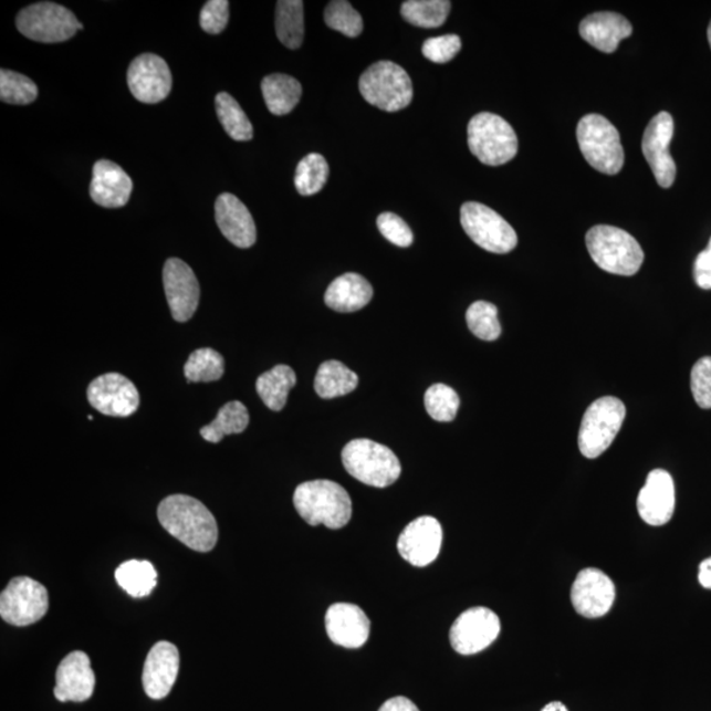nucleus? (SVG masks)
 Here are the masks:
<instances>
[{"instance_id":"1","label":"nucleus","mask_w":711,"mask_h":711,"mask_svg":"<svg viewBox=\"0 0 711 711\" xmlns=\"http://www.w3.org/2000/svg\"><path fill=\"white\" fill-rule=\"evenodd\" d=\"M158 521L171 536L186 547L209 552L218 542V523L202 502L190 495L172 494L157 509Z\"/></svg>"},{"instance_id":"2","label":"nucleus","mask_w":711,"mask_h":711,"mask_svg":"<svg viewBox=\"0 0 711 711\" xmlns=\"http://www.w3.org/2000/svg\"><path fill=\"white\" fill-rule=\"evenodd\" d=\"M294 506L310 526L339 530L351 521V496L339 484L330 480L303 482L295 489Z\"/></svg>"},{"instance_id":"3","label":"nucleus","mask_w":711,"mask_h":711,"mask_svg":"<svg viewBox=\"0 0 711 711\" xmlns=\"http://www.w3.org/2000/svg\"><path fill=\"white\" fill-rule=\"evenodd\" d=\"M588 252L603 269L611 274H637L645 261V252L630 233L613 226H596L586 233Z\"/></svg>"},{"instance_id":"4","label":"nucleus","mask_w":711,"mask_h":711,"mask_svg":"<svg viewBox=\"0 0 711 711\" xmlns=\"http://www.w3.org/2000/svg\"><path fill=\"white\" fill-rule=\"evenodd\" d=\"M347 472L365 485L388 488L399 479L402 468L390 448L369 439L349 441L342 452Z\"/></svg>"},{"instance_id":"5","label":"nucleus","mask_w":711,"mask_h":711,"mask_svg":"<svg viewBox=\"0 0 711 711\" xmlns=\"http://www.w3.org/2000/svg\"><path fill=\"white\" fill-rule=\"evenodd\" d=\"M577 142L590 167L616 176L624 168L625 150L618 129L598 114H589L578 122Z\"/></svg>"},{"instance_id":"6","label":"nucleus","mask_w":711,"mask_h":711,"mask_svg":"<svg viewBox=\"0 0 711 711\" xmlns=\"http://www.w3.org/2000/svg\"><path fill=\"white\" fill-rule=\"evenodd\" d=\"M363 98L386 113H397L412 101V82L404 67L391 61H378L358 82Z\"/></svg>"},{"instance_id":"7","label":"nucleus","mask_w":711,"mask_h":711,"mask_svg":"<svg viewBox=\"0 0 711 711\" xmlns=\"http://www.w3.org/2000/svg\"><path fill=\"white\" fill-rule=\"evenodd\" d=\"M468 145L472 154L489 167L512 161L517 154L515 130L500 115L481 113L468 124Z\"/></svg>"},{"instance_id":"8","label":"nucleus","mask_w":711,"mask_h":711,"mask_svg":"<svg viewBox=\"0 0 711 711\" xmlns=\"http://www.w3.org/2000/svg\"><path fill=\"white\" fill-rule=\"evenodd\" d=\"M626 418V407L616 397H603L585 411L578 448L586 459H597L613 445Z\"/></svg>"},{"instance_id":"9","label":"nucleus","mask_w":711,"mask_h":711,"mask_svg":"<svg viewBox=\"0 0 711 711\" xmlns=\"http://www.w3.org/2000/svg\"><path fill=\"white\" fill-rule=\"evenodd\" d=\"M17 27L25 38L45 44L64 43L84 30L71 10L52 2L25 7L18 13Z\"/></svg>"},{"instance_id":"10","label":"nucleus","mask_w":711,"mask_h":711,"mask_svg":"<svg viewBox=\"0 0 711 711\" xmlns=\"http://www.w3.org/2000/svg\"><path fill=\"white\" fill-rule=\"evenodd\" d=\"M461 226L475 244L488 252L505 254L517 244L514 228L490 207L467 202L461 206Z\"/></svg>"},{"instance_id":"11","label":"nucleus","mask_w":711,"mask_h":711,"mask_svg":"<svg viewBox=\"0 0 711 711\" xmlns=\"http://www.w3.org/2000/svg\"><path fill=\"white\" fill-rule=\"evenodd\" d=\"M50 597L43 584L31 577L12 578L0 596V616L7 624L30 626L45 617Z\"/></svg>"},{"instance_id":"12","label":"nucleus","mask_w":711,"mask_h":711,"mask_svg":"<svg viewBox=\"0 0 711 711\" xmlns=\"http://www.w3.org/2000/svg\"><path fill=\"white\" fill-rule=\"evenodd\" d=\"M673 135L672 115L661 112L648 123L644 140H641V150L650 165L656 182L662 189L671 188L675 184L676 172H678L671 151H669Z\"/></svg>"},{"instance_id":"13","label":"nucleus","mask_w":711,"mask_h":711,"mask_svg":"<svg viewBox=\"0 0 711 711\" xmlns=\"http://www.w3.org/2000/svg\"><path fill=\"white\" fill-rule=\"evenodd\" d=\"M500 632V618L494 611L487 607H472L454 620L450 640L456 652L474 655L487 650Z\"/></svg>"},{"instance_id":"14","label":"nucleus","mask_w":711,"mask_h":711,"mask_svg":"<svg viewBox=\"0 0 711 711\" xmlns=\"http://www.w3.org/2000/svg\"><path fill=\"white\" fill-rule=\"evenodd\" d=\"M90 405L105 416L127 418L139 409L140 395L133 381L119 373H106L87 388Z\"/></svg>"},{"instance_id":"15","label":"nucleus","mask_w":711,"mask_h":711,"mask_svg":"<svg viewBox=\"0 0 711 711\" xmlns=\"http://www.w3.org/2000/svg\"><path fill=\"white\" fill-rule=\"evenodd\" d=\"M127 81L135 98L147 105L167 100L171 90L170 69L157 54L144 53L130 62Z\"/></svg>"},{"instance_id":"16","label":"nucleus","mask_w":711,"mask_h":711,"mask_svg":"<svg viewBox=\"0 0 711 711\" xmlns=\"http://www.w3.org/2000/svg\"><path fill=\"white\" fill-rule=\"evenodd\" d=\"M163 280L172 320L179 323L190 321L197 312L200 296L192 269L182 260L169 259L164 265Z\"/></svg>"},{"instance_id":"17","label":"nucleus","mask_w":711,"mask_h":711,"mask_svg":"<svg viewBox=\"0 0 711 711\" xmlns=\"http://www.w3.org/2000/svg\"><path fill=\"white\" fill-rule=\"evenodd\" d=\"M572 605L579 616L600 618L610 611L616 599V585L611 578L597 568H585L578 573L571 590Z\"/></svg>"},{"instance_id":"18","label":"nucleus","mask_w":711,"mask_h":711,"mask_svg":"<svg viewBox=\"0 0 711 711\" xmlns=\"http://www.w3.org/2000/svg\"><path fill=\"white\" fill-rule=\"evenodd\" d=\"M443 542V530L432 516H420L407 524L398 540L400 556L414 567H426L437 561Z\"/></svg>"},{"instance_id":"19","label":"nucleus","mask_w":711,"mask_h":711,"mask_svg":"<svg viewBox=\"0 0 711 711\" xmlns=\"http://www.w3.org/2000/svg\"><path fill=\"white\" fill-rule=\"evenodd\" d=\"M638 512L650 526H665L672 520L676 508L672 475L662 469L648 473L646 484L638 495Z\"/></svg>"},{"instance_id":"20","label":"nucleus","mask_w":711,"mask_h":711,"mask_svg":"<svg viewBox=\"0 0 711 711\" xmlns=\"http://www.w3.org/2000/svg\"><path fill=\"white\" fill-rule=\"evenodd\" d=\"M179 671L178 648L170 641H158L145 659L143 686L150 699L163 700L170 693Z\"/></svg>"},{"instance_id":"21","label":"nucleus","mask_w":711,"mask_h":711,"mask_svg":"<svg viewBox=\"0 0 711 711\" xmlns=\"http://www.w3.org/2000/svg\"><path fill=\"white\" fill-rule=\"evenodd\" d=\"M94 687L92 661L85 652L74 651L60 662L54 688L59 701L85 702L92 699Z\"/></svg>"},{"instance_id":"22","label":"nucleus","mask_w":711,"mask_h":711,"mask_svg":"<svg viewBox=\"0 0 711 711\" xmlns=\"http://www.w3.org/2000/svg\"><path fill=\"white\" fill-rule=\"evenodd\" d=\"M216 219L220 232L238 248H251L257 243V224L247 206L238 197L224 192L216 202Z\"/></svg>"},{"instance_id":"23","label":"nucleus","mask_w":711,"mask_h":711,"mask_svg":"<svg viewBox=\"0 0 711 711\" xmlns=\"http://www.w3.org/2000/svg\"><path fill=\"white\" fill-rule=\"evenodd\" d=\"M133 190V179L119 165L108 160L95 163L90 196L96 205L106 209H119L128 203Z\"/></svg>"},{"instance_id":"24","label":"nucleus","mask_w":711,"mask_h":711,"mask_svg":"<svg viewBox=\"0 0 711 711\" xmlns=\"http://www.w3.org/2000/svg\"><path fill=\"white\" fill-rule=\"evenodd\" d=\"M326 628L335 645L360 648L369 638L370 620L356 605L335 604L327 611Z\"/></svg>"},{"instance_id":"25","label":"nucleus","mask_w":711,"mask_h":711,"mask_svg":"<svg viewBox=\"0 0 711 711\" xmlns=\"http://www.w3.org/2000/svg\"><path fill=\"white\" fill-rule=\"evenodd\" d=\"M579 34L592 46L604 53L617 51L620 41L630 38L632 25L616 12H596L579 24Z\"/></svg>"},{"instance_id":"26","label":"nucleus","mask_w":711,"mask_h":711,"mask_svg":"<svg viewBox=\"0 0 711 711\" xmlns=\"http://www.w3.org/2000/svg\"><path fill=\"white\" fill-rule=\"evenodd\" d=\"M373 299V287L368 280L357 273H345L327 289L324 302L337 313H355L364 309Z\"/></svg>"},{"instance_id":"27","label":"nucleus","mask_w":711,"mask_h":711,"mask_svg":"<svg viewBox=\"0 0 711 711\" xmlns=\"http://www.w3.org/2000/svg\"><path fill=\"white\" fill-rule=\"evenodd\" d=\"M261 90L269 112L279 116L292 113L302 96L300 82L286 74L266 75Z\"/></svg>"},{"instance_id":"28","label":"nucleus","mask_w":711,"mask_h":711,"mask_svg":"<svg viewBox=\"0 0 711 711\" xmlns=\"http://www.w3.org/2000/svg\"><path fill=\"white\" fill-rule=\"evenodd\" d=\"M296 384L295 372L281 364L271 370L262 373L258 378L257 390L262 402L273 411H281L284 409L290 390Z\"/></svg>"},{"instance_id":"29","label":"nucleus","mask_w":711,"mask_h":711,"mask_svg":"<svg viewBox=\"0 0 711 711\" xmlns=\"http://www.w3.org/2000/svg\"><path fill=\"white\" fill-rule=\"evenodd\" d=\"M358 385L355 372L341 362L331 360L323 363L316 372L314 388L316 395L323 399H333L349 395Z\"/></svg>"},{"instance_id":"30","label":"nucleus","mask_w":711,"mask_h":711,"mask_svg":"<svg viewBox=\"0 0 711 711\" xmlns=\"http://www.w3.org/2000/svg\"><path fill=\"white\" fill-rule=\"evenodd\" d=\"M250 425V414L239 400H231L219 410L210 425L200 428V435L210 443H220L227 435L241 433Z\"/></svg>"},{"instance_id":"31","label":"nucleus","mask_w":711,"mask_h":711,"mask_svg":"<svg viewBox=\"0 0 711 711\" xmlns=\"http://www.w3.org/2000/svg\"><path fill=\"white\" fill-rule=\"evenodd\" d=\"M275 32L282 44L289 50H299L305 36L303 2L300 0H281L275 9Z\"/></svg>"},{"instance_id":"32","label":"nucleus","mask_w":711,"mask_h":711,"mask_svg":"<svg viewBox=\"0 0 711 711\" xmlns=\"http://www.w3.org/2000/svg\"><path fill=\"white\" fill-rule=\"evenodd\" d=\"M121 588L130 597L144 598L154 592L157 584V572L149 562L129 561L123 563L115 572Z\"/></svg>"},{"instance_id":"33","label":"nucleus","mask_w":711,"mask_h":711,"mask_svg":"<svg viewBox=\"0 0 711 711\" xmlns=\"http://www.w3.org/2000/svg\"><path fill=\"white\" fill-rule=\"evenodd\" d=\"M448 0H409L400 7L407 23L422 29H438L443 25L451 11Z\"/></svg>"},{"instance_id":"34","label":"nucleus","mask_w":711,"mask_h":711,"mask_svg":"<svg viewBox=\"0 0 711 711\" xmlns=\"http://www.w3.org/2000/svg\"><path fill=\"white\" fill-rule=\"evenodd\" d=\"M216 106L219 121L231 139L237 142L252 140V124L232 95L219 93L216 98Z\"/></svg>"},{"instance_id":"35","label":"nucleus","mask_w":711,"mask_h":711,"mask_svg":"<svg viewBox=\"0 0 711 711\" xmlns=\"http://www.w3.org/2000/svg\"><path fill=\"white\" fill-rule=\"evenodd\" d=\"M224 358L216 349L200 348L186 362L184 373L188 383L218 381L224 375Z\"/></svg>"},{"instance_id":"36","label":"nucleus","mask_w":711,"mask_h":711,"mask_svg":"<svg viewBox=\"0 0 711 711\" xmlns=\"http://www.w3.org/2000/svg\"><path fill=\"white\" fill-rule=\"evenodd\" d=\"M330 175L326 158L320 154H310L302 158L295 170L294 184L301 196L310 197L320 192Z\"/></svg>"},{"instance_id":"37","label":"nucleus","mask_w":711,"mask_h":711,"mask_svg":"<svg viewBox=\"0 0 711 711\" xmlns=\"http://www.w3.org/2000/svg\"><path fill=\"white\" fill-rule=\"evenodd\" d=\"M467 324L474 336L485 342H494L501 336L499 310L485 301L474 302L467 312Z\"/></svg>"},{"instance_id":"38","label":"nucleus","mask_w":711,"mask_h":711,"mask_svg":"<svg viewBox=\"0 0 711 711\" xmlns=\"http://www.w3.org/2000/svg\"><path fill=\"white\" fill-rule=\"evenodd\" d=\"M425 406L428 416L433 420H438V422H452L456 416H458L460 397L450 386L435 384L426 391Z\"/></svg>"},{"instance_id":"39","label":"nucleus","mask_w":711,"mask_h":711,"mask_svg":"<svg viewBox=\"0 0 711 711\" xmlns=\"http://www.w3.org/2000/svg\"><path fill=\"white\" fill-rule=\"evenodd\" d=\"M39 88L25 75L6 71L0 72V100L9 105L24 106L36 101Z\"/></svg>"},{"instance_id":"40","label":"nucleus","mask_w":711,"mask_h":711,"mask_svg":"<svg viewBox=\"0 0 711 711\" xmlns=\"http://www.w3.org/2000/svg\"><path fill=\"white\" fill-rule=\"evenodd\" d=\"M324 22L331 30L342 32L347 38H357L364 30L360 13L347 0H334L324 11Z\"/></svg>"},{"instance_id":"41","label":"nucleus","mask_w":711,"mask_h":711,"mask_svg":"<svg viewBox=\"0 0 711 711\" xmlns=\"http://www.w3.org/2000/svg\"><path fill=\"white\" fill-rule=\"evenodd\" d=\"M690 389L701 409H711V357H702L690 375Z\"/></svg>"},{"instance_id":"42","label":"nucleus","mask_w":711,"mask_h":711,"mask_svg":"<svg viewBox=\"0 0 711 711\" xmlns=\"http://www.w3.org/2000/svg\"><path fill=\"white\" fill-rule=\"evenodd\" d=\"M460 51L461 40L458 34H445V36L428 39L422 48L424 56L435 64L450 62Z\"/></svg>"},{"instance_id":"43","label":"nucleus","mask_w":711,"mask_h":711,"mask_svg":"<svg viewBox=\"0 0 711 711\" xmlns=\"http://www.w3.org/2000/svg\"><path fill=\"white\" fill-rule=\"evenodd\" d=\"M377 226L379 232H381L383 237L389 240L390 243L400 248H407L412 244L414 234L410 227L406 224L402 218L396 216V213H381L377 219Z\"/></svg>"},{"instance_id":"44","label":"nucleus","mask_w":711,"mask_h":711,"mask_svg":"<svg viewBox=\"0 0 711 711\" xmlns=\"http://www.w3.org/2000/svg\"><path fill=\"white\" fill-rule=\"evenodd\" d=\"M228 19H230V3L226 0H210L200 11L199 23L205 32L219 34L226 30Z\"/></svg>"},{"instance_id":"45","label":"nucleus","mask_w":711,"mask_h":711,"mask_svg":"<svg viewBox=\"0 0 711 711\" xmlns=\"http://www.w3.org/2000/svg\"><path fill=\"white\" fill-rule=\"evenodd\" d=\"M696 284L703 290H711V238L705 251H702L694 261Z\"/></svg>"},{"instance_id":"46","label":"nucleus","mask_w":711,"mask_h":711,"mask_svg":"<svg viewBox=\"0 0 711 711\" xmlns=\"http://www.w3.org/2000/svg\"><path fill=\"white\" fill-rule=\"evenodd\" d=\"M378 711H419V709L406 697H395V699L386 701Z\"/></svg>"},{"instance_id":"47","label":"nucleus","mask_w":711,"mask_h":711,"mask_svg":"<svg viewBox=\"0 0 711 711\" xmlns=\"http://www.w3.org/2000/svg\"><path fill=\"white\" fill-rule=\"evenodd\" d=\"M699 582L703 588L711 589V557L700 564Z\"/></svg>"},{"instance_id":"48","label":"nucleus","mask_w":711,"mask_h":711,"mask_svg":"<svg viewBox=\"0 0 711 711\" xmlns=\"http://www.w3.org/2000/svg\"><path fill=\"white\" fill-rule=\"evenodd\" d=\"M541 711H568L567 707L564 703L554 701L547 703Z\"/></svg>"},{"instance_id":"49","label":"nucleus","mask_w":711,"mask_h":711,"mask_svg":"<svg viewBox=\"0 0 711 711\" xmlns=\"http://www.w3.org/2000/svg\"><path fill=\"white\" fill-rule=\"evenodd\" d=\"M708 40H709V44H710V48H711V22H710L709 29H708Z\"/></svg>"},{"instance_id":"50","label":"nucleus","mask_w":711,"mask_h":711,"mask_svg":"<svg viewBox=\"0 0 711 711\" xmlns=\"http://www.w3.org/2000/svg\"><path fill=\"white\" fill-rule=\"evenodd\" d=\"M87 419L90 420V422H92L94 418L92 416H88Z\"/></svg>"}]
</instances>
